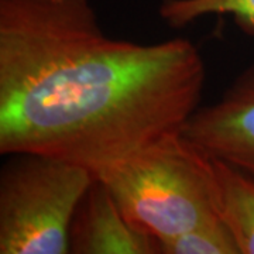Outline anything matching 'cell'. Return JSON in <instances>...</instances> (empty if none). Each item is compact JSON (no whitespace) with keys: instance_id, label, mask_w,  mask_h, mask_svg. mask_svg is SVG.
I'll use <instances>...</instances> for the list:
<instances>
[{"instance_id":"cell-1","label":"cell","mask_w":254,"mask_h":254,"mask_svg":"<svg viewBox=\"0 0 254 254\" xmlns=\"http://www.w3.org/2000/svg\"><path fill=\"white\" fill-rule=\"evenodd\" d=\"M205 76L192 41L113 38L89 0H0V154L50 155L96 177L181 131Z\"/></svg>"},{"instance_id":"cell-2","label":"cell","mask_w":254,"mask_h":254,"mask_svg":"<svg viewBox=\"0 0 254 254\" xmlns=\"http://www.w3.org/2000/svg\"><path fill=\"white\" fill-rule=\"evenodd\" d=\"M127 222L157 243L220 219L215 158L181 131L96 175Z\"/></svg>"},{"instance_id":"cell-3","label":"cell","mask_w":254,"mask_h":254,"mask_svg":"<svg viewBox=\"0 0 254 254\" xmlns=\"http://www.w3.org/2000/svg\"><path fill=\"white\" fill-rule=\"evenodd\" d=\"M0 170V254L69 253V229L95 174L36 153L7 154Z\"/></svg>"},{"instance_id":"cell-4","label":"cell","mask_w":254,"mask_h":254,"mask_svg":"<svg viewBox=\"0 0 254 254\" xmlns=\"http://www.w3.org/2000/svg\"><path fill=\"white\" fill-rule=\"evenodd\" d=\"M182 133L206 154L254 178V65L239 73L216 102L195 110Z\"/></svg>"},{"instance_id":"cell-5","label":"cell","mask_w":254,"mask_h":254,"mask_svg":"<svg viewBox=\"0 0 254 254\" xmlns=\"http://www.w3.org/2000/svg\"><path fill=\"white\" fill-rule=\"evenodd\" d=\"M69 253L157 254L158 243L127 222L108 187L95 177L73 215Z\"/></svg>"},{"instance_id":"cell-6","label":"cell","mask_w":254,"mask_h":254,"mask_svg":"<svg viewBox=\"0 0 254 254\" xmlns=\"http://www.w3.org/2000/svg\"><path fill=\"white\" fill-rule=\"evenodd\" d=\"M219 216L233 235L240 254H254V178L215 158Z\"/></svg>"},{"instance_id":"cell-7","label":"cell","mask_w":254,"mask_h":254,"mask_svg":"<svg viewBox=\"0 0 254 254\" xmlns=\"http://www.w3.org/2000/svg\"><path fill=\"white\" fill-rule=\"evenodd\" d=\"M158 14L173 28H184L205 16H232L245 33L254 36V0H161Z\"/></svg>"},{"instance_id":"cell-8","label":"cell","mask_w":254,"mask_h":254,"mask_svg":"<svg viewBox=\"0 0 254 254\" xmlns=\"http://www.w3.org/2000/svg\"><path fill=\"white\" fill-rule=\"evenodd\" d=\"M161 254H240L230 230L216 219L158 243Z\"/></svg>"}]
</instances>
